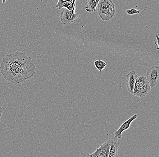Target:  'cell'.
Returning <instances> with one entry per match:
<instances>
[{"label":"cell","mask_w":159,"mask_h":157,"mask_svg":"<svg viewBox=\"0 0 159 157\" xmlns=\"http://www.w3.org/2000/svg\"><path fill=\"white\" fill-rule=\"evenodd\" d=\"M28 58V56L20 52H16L6 55L0 65V72L4 78L8 81L17 67Z\"/></svg>","instance_id":"1"},{"label":"cell","mask_w":159,"mask_h":157,"mask_svg":"<svg viewBox=\"0 0 159 157\" xmlns=\"http://www.w3.org/2000/svg\"><path fill=\"white\" fill-rule=\"evenodd\" d=\"M67 1H68V0H58L57 3L56 4V7L58 9H62V6L63 5V3Z\"/></svg>","instance_id":"17"},{"label":"cell","mask_w":159,"mask_h":157,"mask_svg":"<svg viewBox=\"0 0 159 157\" xmlns=\"http://www.w3.org/2000/svg\"><path fill=\"white\" fill-rule=\"evenodd\" d=\"M137 117H138V115L136 114H134V116L130 117L127 121L122 124V125L119 127V129L114 132V138L115 139H121L122 137V133L129 129L132 122L134 120H136Z\"/></svg>","instance_id":"7"},{"label":"cell","mask_w":159,"mask_h":157,"mask_svg":"<svg viewBox=\"0 0 159 157\" xmlns=\"http://www.w3.org/2000/svg\"><path fill=\"white\" fill-rule=\"evenodd\" d=\"M119 145V142L112 141L110 145L109 150V157H117L118 155V150Z\"/></svg>","instance_id":"10"},{"label":"cell","mask_w":159,"mask_h":157,"mask_svg":"<svg viewBox=\"0 0 159 157\" xmlns=\"http://www.w3.org/2000/svg\"><path fill=\"white\" fill-rule=\"evenodd\" d=\"M155 37H156V39H157V42H155V44H156V45L157 46V49H159V43H158V38H159V34L158 33H157V34H156L155 35Z\"/></svg>","instance_id":"18"},{"label":"cell","mask_w":159,"mask_h":157,"mask_svg":"<svg viewBox=\"0 0 159 157\" xmlns=\"http://www.w3.org/2000/svg\"><path fill=\"white\" fill-rule=\"evenodd\" d=\"M78 13H75L73 11L68 10L64 8L61 12L60 15L61 24L63 25L70 24L78 19Z\"/></svg>","instance_id":"4"},{"label":"cell","mask_w":159,"mask_h":157,"mask_svg":"<svg viewBox=\"0 0 159 157\" xmlns=\"http://www.w3.org/2000/svg\"><path fill=\"white\" fill-rule=\"evenodd\" d=\"M94 64L96 69L100 72H102L106 66V62L101 59L95 60L94 61Z\"/></svg>","instance_id":"14"},{"label":"cell","mask_w":159,"mask_h":157,"mask_svg":"<svg viewBox=\"0 0 159 157\" xmlns=\"http://www.w3.org/2000/svg\"><path fill=\"white\" fill-rule=\"evenodd\" d=\"M3 112V109L2 107L0 106V122H1V118L2 117V114Z\"/></svg>","instance_id":"19"},{"label":"cell","mask_w":159,"mask_h":157,"mask_svg":"<svg viewBox=\"0 0 159 157\" xmlns=\"http://www.w3.org/2000/svg\"><path fill=\"white\" fill-rule=\"evenodd\" d=\"M126 13L129 15H133L136 14H140V11L136 9L132 8L131 9L127 10L125 11Z\"/></svg>","instance_id":"16"},{"label":"cell","mask_w":159,"mask_h":157,"mask_svg":"<svg viewBox=\"0 0 159 157\" xmlns=\"http://www.w3.org/2000/svg\"><path fill=\"white\" fill-rule=\"evenodd\" d=\"M146 78L151 88L155 87L159 81V67L157 65L151 67L147 70Z\"/></svg>","instance_id":"5"},{"label":"cell","mask_w":159,"mask_h":157,"mask_svg":"<svg viewBox=\"0 0 159 157\" xmlns=\"http://www.w3.org/2000/svg\"><path fill=\"white\" fill-rule=\"evenodd\" d=\"M114 7V5L112 0H99L96 7V9Z\"/></svg>","instance_id":"11"},{"label":"cell","mask_w":159,"mask_h":157,"mask_svg":"<svg viewBox=\"0 0 159 157\" xmlns=\"http://www.w3.org/2000/svg\"><path fill=\"white\" fill-rule=\"evenodd\" d=\"M63 8L67 9L69 11H73L75 12V5L73 4L69 0L63 3V5L62 6V8Z\"/></svg>","instance_id":"15"},{"label":"cell","mask_w":159,"mask_h":157,"mask_svg":"<svg viewBox=\"0 0 159 157\" xmlns=\"http://www.w3.org/2000/svg\"><path fill=\"white\" fill-rule=\"evenodd\" d=\"M36 73V66L30 57L21 63L15 70L8 81L19 84L33 77Z\"/></svg>","instance_id":"2"},{"label":"cell","mask_w":159,"mask_h":157,"mask_svg":"<svg viewBox=\"0 0 159 157\" xmlns=\"http://www.w3.org/2000/svg\"><path fill=\"white\" fill-rule=\"evenodd\" d=\"M88 4L87 5L84 7L85 11L89 12L91 13L96 10L97 7V2L95 0H87Z\"/></svg>","instance_id":"12"},{"label":"cell","mask_w":159,"mask_h":157,"mask_svg":"<svg viewBox=\"0 0 159 157\" xmlns=\"http://www.w3.org/2000/svg\"><path fill=\"white\" fill-rule=\"evenodd\" d=\"M151 88L149 82H148L141 87L134 88L133 94L134 96L139 97H145L148 95Z\"/></svg>","instance_id":"9"},{"label":"cell","mask_w":159,"mask_h":157,"mask_svg":"<svg viewBox=\"0 0 159 157\" xmlns=\"http://www.w3.org/2000/svg\"><path fill=\"white\" fill-rule=\"evenodd\" d=\"M112 140H108L104 144H102L99 148L96 149V150L89 154V153L84 152L82 153L81 156L91 157H109V148L111 145Z\"/></svg>","instance_id":"3"},{"label":"cell","mask_w":159,"mask_h":157,"mask_svg":"<svg viewBox=\"0 0 159 157\" xmlns=\"http://www.w3.org/2000/svg\"><path fill=\"white\" fill-rule=\"evenodd\" d=\"M95 1H96V2H97V3H98V2H99V0H95Z\"/></svg>","instance_id":"20"},{"label":"cell","mask_w":159,"mask_h":157,"mask_svg":"<svg viewBox=\"0 0 159 157\" xmlns=\"http://www.w3.org/2000/svg\"><path fill=\"white\" fill-rule=\"evenodd\" d=\"M148 82L146 76H138L136 79V82H135V87L134 88H137V87H141L144 84Z\"/></svg>","instance_id":"13"},{"label":"cell","mask_w":159,"mask_h":157,"mask_svg":"<svg viewBox=\"0 0 159 157\" xmlns=\"http://www.w3.org/2000/svg\"><path fill=\"white\" fill-rule=\"evenodd\" d=\"M138 76L134 70L130 72L128 75H126V87L129 93L131 94H133L134 91L135 82Z\"/></svg>","instance_id":"8"},{"label":"cell","mask_w":159,"mask_h":157,"mask_svg":"<svg viewBox=\"0 0 159 157\" xmlns=\"http://www.w3.org/2000/svg\"><path fill=\"white\" fill-rule=\"evenodd\" d=\"M99 17L103 21L110 20L115 15V7L97 9Z\"/></svg>","instance_id":"6"}]
</instances>
